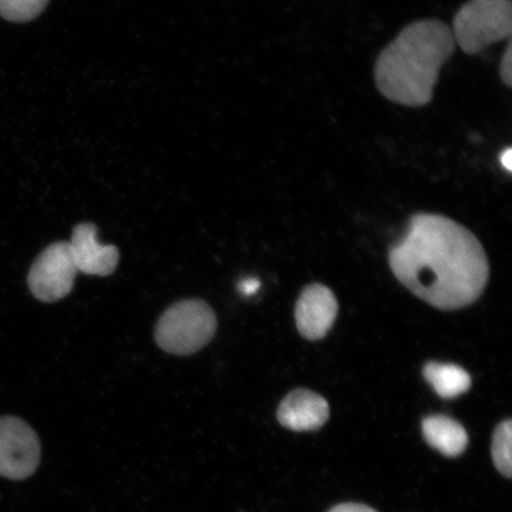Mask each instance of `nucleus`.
Here are the masks:
<instances>
[{
  "mask_svg": "<svg viewBox=\"0 0 512 512\" xmlns=\"http://www.w3.org/2000/svg\"><path fill=\"white\" fill-rule=\"evenodd\" d=\"M392 271L409 291L439 310L475 303L488 284L490 267L482 243L446 216L418 214L389 252Z\"/></svg>",
  "mask_w": 512,
  "mask_h": 512,
  "instance_id": "f257e3e1",
  "label": "nucleus"
},
{
  "mask_svg": "<svg viewBox=\"0 0 512 512\" xmlns=\"http://www.w3.org/2000/svg\"><path fill=\"white\" fill-rule=\"evenodd\" d=\"M454 48L452 30L438 19L409 24L376 61L377 89L384 98L403 106L430 104L440 70Z\"/></svg>",
  "mask_w": 512,
  "mask_h": 512,
  "instance_id": "f03ea898",
  "label": "nucleus"
},
{
  "mask_svg": "<svg viewBox=\"0 0 512 512\" xmlns=\"http://www.w3.org/2000/svg\"><path fill=\"white\" fill-rule=\"evenodd\" d=\"M217 329L215 312L203 300L187 299L169 307L160 317L155 338L172 355L187 356L206 347Z\"/></svg>",
  "mask_w": 512,
  "mask_h": 512,
  "instance_id": "7ed1b4c3",
  "label": "nucleus"
},
{
  "mask_svg": "<svg viewBox=\"0 0 512 512\" xmlns=\"http://www.w3.org/2000/svg\"><path fill=\"white\" fill-rule=\"evenodd\" d=\"M511 34V0H469L454 17V42L467 55H476L491 44L510 40Z\"/></svg>",
  "mask_w": 512,
  "mask_h": 512,
  "instance_id": "20e7f679",
  "label": "nucleus"
},
{
  "mask_svg": "<svg viewBox=\"0 0 512 512\" xmlns=\"http://www.w3.org/2000/svg\"><path fill=\"white\" fill-rule=\"evenodd\" d=\"M78 272L69 242H55L32 264L28 275L30 291L43 303L57 302L72 292Z\"/></svg>",
  "mask_w": 512,
  "mask_h": 512,
  "instance_id": "39448f33",
  "label": "nucleus"
},
{
  "mask_svg": "<svg viewBox=\"0 0 512 512\" xmlns=\"http://www.w3.org/2000/svg\"><path fill=\"white\" fill-rule=\"evenodd\" d=\"M41 462V443L32 427L16 416L0 418V476L23 480Z\"/></svg>",
  "mask_w": 512,
  "mask_h": 512,
  "instance_id": "423d86ee",
  "label": "nucleus"
},
{
  "mask_svg": "<svg viewBox=\"0 0 512 512\" xmlns=\"http://www.w3.org/2000/svg\"><path fill=\"white\" fill-rule=\"evenodd\" d=\"M338 313V302L329 287L312 284L304 288L296 306L297 328L304 338L318 341L328 334Z\"/></svg>",
  "mask_w": 512,
  "mask_h": 512,
  "instance_id": "0eeeda50",
  "label": "nucleus"
},
{
  "mask_svg": "<svg viewBox=\"0 0 512 512\" xmlns=\"http://www.w3.org/2000/svg\"><path fill=\"white\" fill-rule=\"evenodd\" d=\"M69 246L79 272L107 277L119 264V249L111 245H101L98 228L93 223L78 224L73 230Z\"/></svg>",
  "mask_w": 512,
  "mask_h": 512,
  "instance_id": "6e6552de",
  "label": "nucleus"
},
{
  "mask_svg": "<svg viewBox=\"0 0 512 512\" xmlns=\"http://www.w3.org/2000/svg\"><path fill=\"white\" fill-rule=\"evenodd\" d=\"M281 426L296 432L316 431L329 420L330 407L323 396L307 389L293 390L278 409Z\"/></svg>",
  "mask_w": 512,
  "mask_h": 512,
  "instance_id": "1a4fd4ad",
  "label": "nucleus"
},
{
  "mask_svg": "<svg viewBox=\"0 0 512 512\" xmlns=\"http://www.w3.org/2000/svg\"><path fill=\"white\" fill-rule=\"evenodd\" d=\"M422 434L435 450L446 457H458L469 444L465 428L445 415L428 416L422 421Z\"/></svg>",
  "mask_w": 512,
  "mask_h": 512,
  "instance_id": "9d476101",
  "label": "nucleus"
},
{
  "mask_svg": "<svg viewBox=\"0 0 512 512\" xmlns=\"http://www.w3.org/2000/svg\"><path fill=\"white\" fill-rule=\"evenodd\" d=\"M424 377L443 399L457 398L471 387V376L465 369L454 364L427 363Z\"/></svg>",
  "mask_w": 512,
  "mask_h": 512,
  "instance_id": "9b49d317",
  "label": "nucleus"
},
{
  "mask_svg": "<svg viewBox=\"0 0 512 512\" xmlns=\"http://www.w3.org/2000/svg\"><path fill=\"white\" fill-rule=\"evenodd\" d=\"M512 421L505 420L499 424L492 438V459L496 469L504 477L511 478L512 475Z\"/></svg>",
  "mask_w": 512,
  "mask_h": 512,
  "instance_id": "f8f14e48",
  "label": "nucleus"
},
{
  "mask_svg": "<svg viewBox=\"0 0 512 512\" xmlns=\"http://www.w3.org/2000/svg\"><path fill=\"white\" fill-rule=\"evenodd\" d=\"M49 0H0V16L6 21L25 23L40 16Z\"/></svg>",
  "mask_w": 512,
  "mask_h": 512,
  "instance_id": "ddd939ff",
  "label": "nucleus"
},
{
  "mask_svg": "<svg viewBox=\"0 0 512 512\" xmlns=\"http://www.w3.org/2000/svg\"><path fill=\"white\" fill-rule=\"evenodd\" d=\"M499 75H501L502 81L508 87L512 85V49L511 41L509 40L507 50L502 57L501 64H499Z\"/></svg>",
  "mask_w": 512,
  "mask_h": 512,
  "instance_id": "4468645a",
  "label": "nucleus"
},
{
  "mask_svg": "<svg viewBox=\"0 0 512 512\" xmlns=\"http://www.w3.org/2000/svg\"><path fill=\"white\" fill-rule=\"evenodd\" d=\"M329 512H377L374 509L368 507V505L364 504H356V503H345L341 505H337V507L332 508Z\"/></svg>",
  "mask_w": 512,
  "mask_h": 512,
  "instance_id": "2eb2a0df",
  "label": "nucleus"
},
{
  "mask_svg": "<svg viewBox=\"0 0 512 512\" xmlns=\"http://www.w3.org/2000/svg\"><path fill=\"white\" fill-rule=\"evenodd\" d=\"M260 281L255 278H247L240 281L239 290L245 296H253L255 292L259 291Z\"/></svg>",
  "mask_w": 512,
  "mask_h": 512,
  "instance_id": "dca6fc26",
  "label": "nucleus"
},
{
  "mask_svg": "<svg viewBox=\"0 0 512 512\" xmlns=\"http://www.w3.org/2000/svg\"><path fill=\"white\" fill-rule=\"evenodd\" d=\"M501 163L503 168L507 169L508 172L512 171V150L508 147L507 150L503 151L501 155Z\"/></svg>",
  "mask_w": 512,
  "mask_h": 512,
  "instance_id": "f3484780",
  "label": "nucleus"
}]
</instances>
